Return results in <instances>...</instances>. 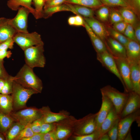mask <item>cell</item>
Listing matches in <instances>:
<instances>
[{
    "mask_svg": "<svg viewBox=\"0 0 140 140\" xmlns=\"http://www.w3.org/2000/svg\"><path fill=\"white\" fill-rule=\"evenodd\" d=\"M14 81L23 86L41 93L43 88L41 80L34 73L33 69L25 64L16 75L13 76Z\"/></svg>",
    "mask_w": 140,
    "mask_h": 140,
    "instance_id": "6da1fadb",
    "label": "cell"
},
{
    "mask_svg": "<svg viewBox=\"0 0 140 140\" xmlns=\"http://www.w3.org/2000/svg\"><path fill=\"white\" fill-rule=\"evenodd\" d=\"M44 44L34 46L24 51L25 64L31 68H43L46 60L44 53Z\"/></svg>",
    "mask_w": 140,
    "mask_h": 140,
    "instance_id": "7a4b0ae2",
    "label": "cell"
},
{
    "mask_svg": "<svg viewBox=\"0 0 140 140\" xmlns=\"http://www.w3.org/2000/svg\"><path fill=\"white\" fill-rule=\"evenodd\" d=\"M37 93L35 91L25 88L13 80L12 93L13 109L19 110L26 108V103L31 96Z\"/></svg>",
    "mask_w": 140,
    "mask_h": 140,
    "instance_id": "3957f363",
    "label": "cell"
},
{
    "mask_svg": "<svg viewBox=\"0 0 140 140\" xmlns=\"http://www.w3.org/2000/svg\"><path fill=\"white\" fill-rule=\"evenodd\" d=\"M100 90L101 93L107 96L111 101L119 116L128 98L129 93L121 92L109 85L104 86Z\"/></svg>",
    "mask_w": 140,
    "mask_h": 140,
    "instance_id": "277c9868",
    "label": "cell"
},
{
    "mask_svg": "<svg viewBox=\"0 0 140 140\" xmlns=\"http://www.w3.org/2000/svg\"><path fill=\"white\" fill-rule=\"evenodd\" d=\"M13 38L15 43L23 51L32 46L44 44L41 35L36 32L30 33L17 32Z\"/></svg>",
    "mask_w": 140,
    "mask_h": 140,
    "instance_id": "5b68a950",
    "label": "cell"
},
{
    "mask_svg": "<svg viewBox=\"0 0 140 140\" xmlns=\"http://www.w3.org/2000/svg\"><path fill=\"white\" fill-rule=\"evenodd\" d=\"M15 121L18 122L26 126L34 121L40 118L42 115L40 109L25 108L10 114Z\"/></svg>",
    "mask_w": 140,
    "mask_h": 140,
    "instance_id": "8992f818",
    "label": "cell"
},
{
    "mask_svg": "<svg viewBox=\"0 0 140 140\" xmlns=\"http://www.w3.org/2000/svg\"><path fill=\"white\" fill-rule=\"evenodd\" d=\"M95 114H89L83 118L76 120L73 134L80 136L88 134L96 130Z\"/></svg>",
    "mask_w": 140,
    "mask_h": 140,
    "instance_id": "52a82bcc",
    "label": "cell"
},
{
    "mask_svg": "<svg viewBox=\"0 0 140 140\" xmlns=\"http://www.w3.org/2000/svg\"><path fill=\"white\" fill-rule=\"evenodd\" d=\"M76 119L73 116H69L55 123L56 131L58 140H66L73 134Z\"/></svg>",
    "mask_w": 140,
    "mask_h": 140,
    "instance_id": "ba28073f",
    "label": "cell"
},
{
    "mask_svg": "<svg viewBox=\"0 0 140 140\" xmlns=\"http://www.w3.org/2000/svg\"><path fill=\"white\" fill-rule=\"evenodd\" d=\"M140 109L123 118L120 119L118 125V140H124L132 123L136 121L140 125Z\"/></svg>",
    "mask_w": 140,
    "mask_h": 140,
    "instance_id": "9c48e42d",
    "label": "cell"
},
{
    "mask_svg": "<svg viewBox=\"0 0 140 140\" xmlns=\"http://www.w3.org/2000/svg\"><path fill=\"white\" fill-rule=\"evenodd\" d=\"M119 74L128 92L132 91L130 64L126 58L113 56Z\"/></svg>",
    "mask_w": 140,
    "mask_h": 140,
    "instance_id": "30bf717a",
    "label": "cell"
},
{
    "mask_svg": "<svg viewBox=\"0 0 140 140\" xmlns=\"http://www.w3.org/2000/svg\"><path fill=\"white\" fill-rule=\"evenodd\" d=\"M18 10L15 16L10 19V23L17 32H28L27 29L28 19L30 12L23 6L20 7Z\"/></svg>",
    "mask_w": 140,
    "mask_h": 140,
    "instance_id": "8fae6325",
    "label": "cell"
},
{
    "mask_svg": "<svg viewBox=\"0 0 140 140\" xmlns=\"http://www.w3.org/2000/svg\"><path fill=\"white\" fill-rule=\"evenodd\" d=\"M97 59L103 66L117 76L123 86L124 92L128 93L118 71L115 59L112 55L107 50L97 53Z\"/></svg>",
    "mask_w": 140,
    "mask_h": 140,
    "instance_id": "7c38bea8",
    "label": "cell"
},
{
    "mask_svg": "<svg viewBox=\"0 0 140 140\" xmlns=\"http://www.w3.org/2000/svg\"><path fill=\"white\" fill-rule=\"evenodd\" d=\"M103 5L109 7L127 8L132 10L138 18L140 15V0H99Z\"/></svg>",
    "mask_w": 140,
    "mask_h": 140,
    "instance_id": "4fadbf2b",
    "label": "cell"
},
{
    "mask_svg": "<svg viewBox=\"0 0 140 140\" xmlns=\"http://www.w3.org/2000/svg\"><path fill=\"white\" fill-rule=\"evenodd\" d=\"M128 93V98L119 115L120 119L140 109V95L133 91Z\"/></svg>",
    "mask_w": 140,
    "mask_h": 140,
    "instance_id": "5bb4252c",
    "label": "cell"
},
{
    "mask_svg": "<svg viewBox=\"0 0 140 140\" xmlns=\"http://www.w3.org/2000/svg\"><path fill=\"white\" fill-rule=\"evenodd\" d=\"M101 94L102 104L100 110L96 113L95 117L96 131H99L102 123L113 106L109 98L103 94L101 93Z\"/></svg>",
    "mask_w": 140,
    "mask_h": 140,
    "instance_id": "9a60e30c",
    "label": "cell"
},
{
    "mask_svg": "<svg viewBox=\"0 0 140 140\" xmlns=\"http://www.w3.org/2000/svg\"><path fill=\"white\" fill-rule=\"evenodd\" d=\"M40 109L42 114L40 119L43 123L57 122L69 116L68 113L64 110L58 113L53 112L48 106L43 107Z\"/></svg>",
    "mask_w": 140,
    "mask_h": 140,
    "instance_id": "2e32d148",
    "label": "cell"
},
{
    "mask_svg": "<svg viewBox=\"0 0 140 140\" xmlns=\"http://www.w3.org/2000/svg\"><path fill=\"white\" fill-rule=\"evenodd\" d=\"M83 19L94 33L105 43L109 35L103 25L94 17L83 18Z\"/></svg>",
    "mask_w": 140,
    "mask_h": 140,
    "instance_id": "e0dca14e",
    "label": "cell"
},
{
    "mask_svg": "<svg viewBox=\"0 0 140 140\" xmlns=\"http://www.w3.org/2000/svg\"><path fill=\"white\" fill-rule=\"evenodd\" d=\"M105 44L107 51L113 56L126 58L125 47L111 37H108Z\"/></svg>",
    "mask_w": 140,
    "mask_h": 140,
    "instance_id": "ac0fdd59",
    "label": "cell"
},
{
    "mask_svg": "<svg viewBox=\"0 0 140 140\" xmlns=\"http://www.w3.org/2000/svg\"><path fill=\"white\" fill-rule=\"evenodd\" d=\"M125 48L126 59L129 64L140 61V44L129 39Z\"/></svg>",
    "mask_w": 140,
    "mask_h": 140,
    "instance_id": "d6986e66",
    "label": "cell"
},
{
    "mask_svg": "<svg viewBox=\"0 0 140 140\" xmlns=\"http://www.w3.org/2000/svg\"><path fill=\"white\" fill-rule=\"evenodd\" d=\"M17 32L11 25L10 19L0 18V42L1 43L13 37Z\"/></svg>",
    "mask_w": 140,
    "mask_h": 140,
    "instance_id": "ffe728a7",
    "label": "cell"
},
{
    "mask_svg": "<svg viewBox=\"0 0 140 140\" xmlns=\"http://www.w3.org/2000/svg\"><path fill=\"white\" fill-rule=\"evenodd\" d=\"M129 64L132 91L140 95V61Z\"/></svg>",
    "mask_w": 140,
    "mask_h": 140,
    "instance_id": "44dd1931",
    "label": "cell"
},
{
    "mask_svg": "<svg viewBox=\"0 0 140 140\" xmlns=\"http://www.w3.org/2000/svg\"><path fill=\"white\" fill-rule=\"evenodd\" d=\"M119 118H120L119 116L117 113L113 106L102 123L99 131L100 137L103 134L107 133Z\"/></svg>",
    "mask_w": 140,
    "mask_h": 140,
    "instance_id": "7402d4cb",
    "label": "cell"
},
{
    "mask_svg": "<svg viewBox=\"0 0 140 140\" xmlns=\"http://www.w3.org/2000/svg\"><path fill=\"white\" fill-rule=\"evenodd\" d=\"M84 27L90 37L97 53H101L107 51V48L104 43L94 33L84 20Z\"/></svg>",
    "mask_w": 140,
    "mask_h": 140,
    "instance_id": "603a6c76",
    "label": "cell"
},
{
    "mask_svg": "<svg viewBox=\"0 0 140 140\" xmlns=\"http://www.w3.org/2000/svg\"><path fill=\"white\" fill-rule=\"evenodd\" d=\"M62 11H71L77 15L70 4L65 3L59 5L43 9L42 18H47L55 13Z\"/></svg>",
    "mask_w": 140,
    "mask_h": 140,
    "instance_id": "cb8c5ba5",
    "label": "cell"
},
{
    "mask_svg": "<svg viewBox=\"0 0 140 140\" xmlns=\"http://www.w3.org/2000/svg\"><path fill=\"white\" fill-rule=\"evenodd\" d=\"M32 0H9L7 3L8 6L13 10H17L20 6L28 9L33 16L35 14L34 9L31 6Z\"/></svg>",
    "mask_w": 140,
    "mask_h": 140,
    "instance_id": "d4e9b609",
    "label": "cell"
},
{
    "mask_svg": "<svg viewBox=\"0 0 140 140\" xmlns=\"http://www.w3.org/2000/svg\"><path fill=\"white\" fill-rule=\"evenodd\" d=\"M13 110L12 95L0 93V110L4 113L10 115Z\"/></svg>",
    "mask_w": 140,
    "mask_h": 140,
    "instance_id": "484cf974",
    "label": "cell"
},
{
    "mask_svg": "<svg viewBox=\"0 0 140 140\" xmlns=\"http://www.w3.org/2000/svg\"><path fill=\"white\" fill-rule=\"evenodd\" d=\"M25 126L18 122L14 121L5 135V140H15L20 132Z\"/></svg>",
    "mask_w": 140,
    "mask_h": 140,
    "instance_id": "4316f807",
    "label": "cell"
},
{
    "mask_svg": "<svg viewBox=\"0 0 140 140\" xmlns=\"http://www.w3.org/2000/svg\"><path fill=\"white\" fill-rule=\"evenodd\" d=\"M117 10L121 14L123 21L127 24L133 26L137 23V16L130 9L127 8H119Z\"/></svg>",
    "mask_w": 140,
    "mask_h": 140,
    "instance_id": "83f0119b",
    "label": "cell"
},
{
    "mask_svg": "<svg viewBox=\"0 0 140 140\" xmlns=\"http://www.w3.org/2000/svg\"><path fill=\"white\" fill-rule=\"evenodd\" d=\"M14 121L10 115L4 113L0 110V133L5 136Z\"/></svg>",
    "mask_w": 140,
    "mask_h": 140,
    "instance_id": "f1b7e54d",
    "label": "cell"
},
{
    "mask_svg": "<svg viewBox=\"0 0 140 140\" xmlns=\"http://www.w3.org/2000/svg\"><path fill=\"white\" fill-rule=\"evenodd\" d=\"M65 3L83 6L93 10L103 5L99 0H66Z\"/></svg>",
    "mask_w": 140,
    "mask_h": 140,
    "instance_id": "f546056e",
    "label": "cell"
},
{
    "mask_svg": "<svg viewBox=\"0 0 140 140\" xmlns=\"http://www.w3.org/2000/svg\"><path fill=\"white\" fill-rule=\"evenodd\" d=\"M71 4L77 15H79L84 18L94 17V13L93 9L83 6L75 4Z\"/></svg>",
    "mask_w": 140,
    "mask_h": 140,
    "instance_id": "4dcf8cb0",
    "label": "cell"
},
{
    "mask_svg": "<svg viewBox=\"0 0 140 140\" xmlns=\"http://www.w3.org/2000/svg\"><path fill=\"white\" fill-rule=\"evenodd\" d=\"M109 35L121 43L125 48L129 40V39L121 33L114 30L113 28L108 26L107 28Z\"/></svg>",
    "mask_w": 140,
    "mask_h": 140,
    "instance_id": "1f68e13d",
    "label": "cell"
},
{
    "mask_svg": "<svg viewBox=\"0 0 140 140\" xmlns=\"http://www.w3.org/2000/svg\"><path fill=\"white\" fill-rule=\"evenodd\" d=\"M34 6L35 14L34 16L36 19L42 18L45 0H32Z\"/></svg>",
    "mask_w": 140,
    "mask_h": 140,
    "instance_id": "d6a6232c",
    "label": "cell"
},
{
    "mask_svg": "<svg viewBox=\"0 0 140 140\" xmlns=\"http://www.w3.org/2000/svg\"><path fill=\"white\" fill-rule=\"evenodd\" d=\"M97 9L96 13L98 18L103 22L107 21L109 18L110 7L103 5Z\"/></svg>",
    "mask_w": 140,
    "mask_h": 140,
    "instance_id": "836d02e7",
    "label": "cell"
},
{
    "mask_svg": "<svg viewBox=\"0 0 140 140\" xmlns=\"http://www.w3.org/2000/svg\"><path fill=\"white\" fill-rule=\"evenodd\" d=\"M13 80V76H10L5 80L4 84L1 93L6 95L12 94Z\"/></svg>",
    "mask_w": 140,
    "mask_h": 140,
    "instance_id": "e575fe53",
    "label": "cell"
},
{
    "mask_svg": "<svg viewBox=\"0 0 140 140\" xmlns=\"http://www.w3.org/2000/svg\"><path fill=\"white\" fill-rule=\"evenodd\" d=\"M34 134L31 129L30 124L26 126L21 131L15 140H22L24 138L31 137Z\"/></svg>",
    "mask_w": 140,
    "mask_h": 140,
    "instance_id": "d590c367",
    "label": "cell"
},
{
    "mask_svg": "<svg viewBox=\"0 0 140 140\" xmlns=\"http://www.w3.org/2000/svg\"><path fill=\"white\" fill-rule=\"evenodd\" d=\"M100 137L99 131H96L88 134L80 136L75 135L73 138L75 140H98Z\"/></svg>",
    "mask_w": 140,
    "mask_h": 140,
    "instance_id": "8d00e7d4",
    "label": "cell"
},
{
    "mask_svg": "<svg viewBox=\"0 0 140 140\" xmlns=\"http://www.w3.org/2000/svg\"><path fill=\"white\" fill-rule=\"evenodd\" d=\"M110 10L109 18L111 24L123 21L121 16L117 10Z\"/></svg>",
    "mask_w": 140,
    "mask_h": 140,
    "instance_id": "74e56055",
    "label": "cell"
},
{
    "mask_svg": "<svg viewBox=\"0 0 140 140\" xmlns=\"http://www.w3.org/2000/svg\"><path fill=\"white\" fill-rule=\"evenodd\" d=\"M119 120L120 118L117 120L114 125L107 132L110 140H116L117 139L118 125Z\"/></svg>",
    "mask_w": 140,
    "mask_h": 140,
    "instance_id": "f35d334b",
    "label": "cell"
},
{
    "mask_svg": "<svg viewBox=\"0 0 140 140\" xmlns=\"http://www.w3.org/2000/svg\"><path fill=\"white\" fill-rule=\"evenodd\" d=\"M43 123L40 118L34 121L30 124L31 129L34 134L40 133L41 125Z\"/></svg>",
    "mask_w": 140,
    "mask_h": 140,
    "instance_id": "ab89813d",
    "label": "cell"
},
{
    "mask_svg": "<svg viewBox=\"0 0 140 140\" xmlns=\"http://www.w3.org/2000/svg\"><path fill=\"white\" fill-rule=\"evenodd\" d=\"M15 43L13 38H9L0 43V50L12 49Z\"/></svg>",
    "mask_w": 140,
    "mask_h": 140,
    "instance_id": "60d3db41",
    "label": "cell"
},
{
    "mask_svg": "<svg viewBox=\"0 0 140 140\" xmlns=\"http://www.w3.org/2000/svg\"><path fill=\"white\" fill-rule=\"evenodd\" d=\"M66 0H48L45 2L44 9L57 6L65 3Z\"/></svg>",
    "mask_w": 140,
    "mask_h": 140,
    "instance_id": "b9f144b4",
    "label": "cell"
},
{
    "mask_svg": "<svg viewBox=\"0 0 140 140\" xmlns=\"http://www.w3.org/2000/svg\"><path fill=\"white\" fill-rule=\"evenodd\" d=\"M127 23L122 21L113 24V28L123 34L127 27Z\"/></svg>",
    "mask_w": 140,
    "mask_h": 140,
    "instance_id": "7bdbcfd3",
    "label": "cell"
},
{
    "mask_svg": "<svg viewBox=\"0 0 140 140\" xmlns=\"http://www.w3.org/2000/svg\"><path fill=\"white\" fill-rule=\"evenodd\" d=\"M55 125V123H43L41 125L40 133L45 134L49 132L54 129Z\"/></svg>",
    "mask_w": 140,
    "mask_h": 140,
    "instance_id": "ee69618b",
    "label": "cell"
},
{
    "mask_svg": "<svg viewBox=\"0 0 140 140\" xmlns=\"http://www.w3.org/2000/svg\"><path fill=\"white\" fill-rule=\"evenodd\" d=\"M57 140L58 139L56 133L55 125V128L53 130L44 134L43 137V140Z\"/></svg>",
    "mask_w": 140,
    "mask_h": 140,
    "instance_id": "f6af8a7d",
    "label": "cell"
},
{
    "mask_svg": "<svg viewBox=\"0 0 140 140\" xmlns=\"http://www.w3.org/2000/svg\"><path fill=\"white\" fill-rule=\"evenodd\" d=\"M134 32V37L135 41L140 44V25L137 23L133 26Z\"/></svg>",
    "mask_w": 140,
    "mask_h": 140,
    "instance_id": "bcb514c9",
    "label": "cell"
},
{
    "mask_svg": "<svg viewBox=\"0 0 140 140\" xmlns=\"http://www.w3.org/2000/svg\"><path fill=\"white\" fill-rule=\"evenodd\" d=\"M9 76L4 67L3 60H0V79L5 80Z\"/></svg>",
    "mask_w": 140,
    "mask_h": 140,
    "instance_id": "7dc6e473",
    "label": "cell"
},
{
    "mask_svg": "<svg viewBox=\"0 0 140 140\" xmlns=\"http://www.w3.org/2000/svg\"><path fill=\"white\" fill-rule=\"evenodd\" d=\"M12 54V53L11 51L6 50H0V60H3L5 58H10Z\"/></svg>",
    "mask_w": 140,
    "mask_h": 140,
    "instance_id": "c3c4849f",
    "label": "cell"
},
{
    "mask_svg": "<svg viewBox=\"0 0 140 140\" xmlns=\"http://www.w3.org/2000/svg\"><path fill=\"white\" fill-rule=\"evenodd\" d=\"M75 23L74 26H82L85 27L84 20L83 17L79 15H76L75 16Z\"/></svg>",
    "mask_w": 140,
    "mask_h": 140,
    "instance_id": "681fc988",
    "label": "cell"
},
{
    "mask_svg": "<svg viewBox=\"0 0 140 140\" xmlns=\"http://www.w3.org/2000/svg\"><path fill=\"white\" fill-rule=\"evenodd\" d=\"M44 134L41 133L35 134L31 137L24 138L22 140H43Z\"/></svg>",
    "mask_w": 140,
    "mask_h": 140,
    "instance_id": "f907efd6",
    "label": "cell"
},
{
    "mask_svg": "<svg viewBox=\"0 0 140 140\" xmlns=\"http://www.w3.org/2000/svg\"><path fill=\"white\" fill-rule=\"evenodd\" d=\"M127 28L130 33L133 40L135 41L134 37V29L133 26L131 24H127Z\"/></svg>",
    "mask_w": 140,
    "mask_h": 140,
    "instance_id": "816d5d0a",
    "label": "cell"
},
{
    "mask_svg": "<svg viewBox=\"0 0 140 140\" xmlns=\"http://www.w3.org/2000/svg\"><path fill=\"white\" fill-rule=\"evenodd\" d=\"M68 24L70 25L74 26L75 23V16L70 17L68 19Z\"/></svg>",
    "mask_w": 140,
    "mask_h": 140,
    "instance_id": "f5cc1de1",
    "label": "cell"
},
{
    "mask_svg": "<svg viewBox=\"0 0 140 140\" xmlns=\"http://www.w3.org/2000/svg\"><path fill=\"white\" fill-rule=\"evenodd\" d=\"M98 140H110L107 133L102 135L99 138Z\"/></svg>",
    "mask_w": 140,
    "mask_h": 140,
    "instance_id": "db71d44e",
    "label": "cell"
},
{
    "mask_svg": "<svg viewBox=\"0 0 140 140\" xmlns=\"http://www.w3.org/2000/svg\"><path fill=\"white\" fill-rule=\"evenodd\" d=\"M123 34L128 39L130 40H133L132 37L128 30L127 28V27Z\"/></svg>",
    "mask_w": 140,
    "mask_h": 140,
    "instance_id": "11a10c76",
    "label": "cell"
},
{
    "mask_svg": "<svg viewBox=\"0 0 140 140\" xmlns=\"http://www.w3.org/2000/svg\"><path fill=\"white\" fill-rule=\"evenodd\" d=\"M132 139H133L131 135V131L130 129L126 135L125 138L124 140H132Z\"/></svg>",
    "mask_w": 140,
    "mask_h": 140,
    "instance_id": "9f6ffc18",
    "label": "cell"
},
{
    "mask_svg": "<svg viewBox=\"0 0 140 140\" xmlns=\"http://www.w3.org/2000/svg\"><path fill=\"white\" fill-rule=\"evenodd\" d=\"M5 82V80L2 79H0V93L4 86Z\"/></svg>",
    "mask_w": 140,
    "mask_h": 140,
    "instance_id": "6f0895ef",
    "label": "cell"
},
{
    "mask_svg": "<svg viewBox=\"0 0 140 140\" xmlns=\"http://www.w3.org/2000/svg\"><path fill=\"white\" fill-rule=\"evenodd\" d=\"M5 140V136L1 134L0 133V140Z\"/></svg>",
    "mask_w": 140,
    "mask_h": 140,
    "instance_id": "680465c9",
    "label": "cell"
},
{
    "mask_svg": "<svg viewBox=\"0 0 140 140\" xmlns=\"http://www.w3.org/2000/svg\"><path fill=\"white\" fill-rule=\"evenodd\" d=\"M48 0H45V2H46V1H48Z\"/></svg>",
    "mask_w": 140,
    "mask_h": 140,
    "instance_id": "91938a15",
    "label": "cell"
},
{
    "mask_svg": "<svg viewBox=\"0 0 140 140\" xmlns=\"http://www.w3.org/2000/svg\"><path fill=\"white\" fill-rule=\"evenodd\" d=\"M9 0L13 1V0Z\"/></svg>",
    "mask_w": 140,
    "mask_h": 140,
    "instance_id": "94428289",
    "label": "cell"
},
{
    "mask_svg": "<svg viewBox=\"0 0 140 140\" xmlns=\"http://www.w3.org/2000/svg\"><path fill=\"white\" fill-rule=\"evenodd\" d=\"M1 43V42H0V43Z\"/></svg>",
    "mask_w": 140,
    "mask_h": 140,
    "instance_id": "6125c7cd",
    "label": "cell"
},
{
    "mask_svg": "<svg viewBox=\"0 0 140 140\" xmlns=\"http://www.w3.org/2000/svg\"></svg>",
    "mask_w": 140,
    "mask_h": 140,
    "instance_id": "be15d7a7",
    "label": "cell"
}]
</instances>
